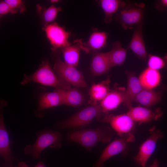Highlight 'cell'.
Listing matches in <instances>:
<instances>
[{"mask_svg": "<svg viewBox=\"0 0 167 167\" xmlns=\"http://www.w3.org/2000/svg\"><path fill=\"white\" fill-rule=\"evenodd\" d=\"M113 136V132L109 127L101 126L88 129L74 130L67 135L68 141L76 143L91 151L98 143H109Z\"/></svg>", "mask_w": 167, "mask_h": 167, "instance_id": "6da1fadb", "label": "cell"}, {"mask_svg": "<svg viewBox=\"0 0 167 167\" xmlns=\"http://www.w3.org/2000/svg\"><path fill=\"white\" fill-rule=\"evenodd\" d=\"M31 82L54 87L55 89L65 90L71 88V85L59 78L51 67L49 62L42 61L38 68L30 75L25 74L21 82L23 85Z\"/></svg>", "mask_w": 167, "mask_h": 167, "instance_id": "7a4b0ae2", "label": "cell"}, {"mask_svg": "<svg viewBox=\"0 0 167 167\" xmlns=\"http://www.w3.org/2000/svg\"><path fill=\"white\" fill-rule=\"evenodd\" d=\"M103 113L99 104L91 105L59 122L56 125V127L61 129H82L90 124L94 118L100 119Z\"/></svg>", "mask_w": 167, "mask_h": 167, "instance_id": "3957f363", "label": "cell"}, {"mask_svg": "<svg viewBox=\"0 0 167 167\" xmlns=\"http://www.w3.org/2000/svg\"><path fill=\"white\" fill-rule=\"evenodd\" d=\"M62 134L58 131L46 129L41 131L33 145L25 148L24 152L27 154H31L34 158H39L42 152L48 147L58 148L61 146Z\"/></svg>", "mask_w": 167, "mask_h": 167, "instance_id": "277c9868", "label": "cell"}, {"mask_svg": "<svg viewBox=\"0 0 167 167\" xmlns=\"http://www.w3.org/2000/svg\"><path fill=\"white\" fill-rule=\"evenodd\" d=\"M53 69L59 78L71 85L76 88L87 87L82 73L76 67L66 64L59 57L55 58Z\"/></svg>", "mask_w": 167, "mask_h": 167, "instance_id": "5b68a950", "label": "cell"}, {"mask_svg": "<svg viewBox=\"0 0 167 167\" xmlns=\"http://www.w3.org/2000/svg\"><path fill=\"white\" fill-rule=\"evenodd\" d=\"M103 121L109 123L121 137H126L133 142L135 122L126 113L118 115H105Z\"/></svg>", "mask_w": 167, "mask_h": 167, "instance_id": "8992f818", "label": "cell"}, {"mask_svg": "<svg viewBox=\"0 0 167 167\" xmlns=\"http://www.w3.org/2000/svg\"><path fill=\"white\" fill-rule=\"evenodd\" d=\"M125 6L116 18L122 28L125 30L131 29L134 26L140 24L144 13L143 4Z\"/></svg>", "mask_w": 167, "mask_h": 167, "instance_id": "52a82bcc", "label": "cell"}, {"mask_svg": "<svg viewBox=\"0 0 167 167\" xmlns=\"http://www.w3.org/2000/svg\"><path fill=\"white\" fill-rule=\"evenodd\" d=\"M43 30L52 46L53 50L62 49L71 44L68 40L71 32L66 31L63 27L56 22L45 26Z\"/></svg>", "mask_w": 167, "mask_h": 167, "instance_id": "ba28073f", "label": "cell"}, {"mask_svg": "<svg viewBox=\"0 0 167 167\" xmlns=\"http://www.w3.org/2000/svg\"><path fill=\"white\" fill-rule=\"evenodd\" d=\"M150 136L140 145L138 152L133 158L135 163L142 167H145L155 149L157 141L163 135L160 131L154 127L150 129Z\"/></svg>", "mask_w": 167, "mask_h": 167, "instance_id": "9c48e42d", "label": "cell"}, {"mask_svg": "<svg viewBox=\"0 0 167 167\" xmlns=\"http://www.w3.org/2000/svg\"><path fill=\"white\" fill-rule=\"evenodd\" d=\"M133 142L126 137L116 139L111 142L101 152L93 167H104V163L112 157L119 154L126 152L128 144Z\"/></svg>", "mask_w": 167, "mask_h": 167, "instance_id": "30bf717a", "label": "cell"}, {"mask_svg": "<svg viewBox=\"0 0 167 167\" xmlns=\"http://www.w3.org/2000/svg\"><path fill=\"white\" fill-rule=\"evenodd\" d=\"M0 155L4 161L3 167H15V158L11 147V141L6 128L2 109L0 115Z\"/></svg>", "mask_w": 167, "mask_h": 167, "instance_id": "8fae6325", "label": "cell"}, {"mask_svg": "<svg viewBox=\"0 0 167 167\" xmlns=\"http://www.w3.org/2000/svg\"><path fill=\"white\" fill-rule=\"evenodd\" d=\"M65 90L55 89L52 92L42 93L38 100L37 110L45 109L63 104Z\"/></svg>", "mask_w": 167, "mask_h": 167, "instance_id": "7c38bea8", "label": "cell"}, {"mask_svg": "<svg viewBox=\"0 0 167 167\" xmlns=\"http://www.w3.org/2000/svg\"><path fill=\"white\" fill-rule=\"evenodd\" d=\"M127 86L125 91V99L124 103L129 109L132 107V103L137 95L143 88L138 78L132 71H126Z\"/></svg>", "mask_w": 167, "mask_h": 167, "instance_id": "4fadbf2b", "label": "cell"}, {"mask_svg": "<svg viewBox=\"0 0 167 167\" xmlns=\"http://www.w3.org/2000/svg\"><path fill=\"white\" fill-rule=\"evenodd\" d=\"M138 58L145 60L147 53L142 34V25H139L135 30L128 48Z\"/></svg>", "mask_w": 167, "mask_h": 167, "instance_id": "5bb4252c", "label": "cell"}, {"mask_svg": "<svg viewBox=\"0 0 167 167\" xmlns=\"http://www.w3.org/2000/svg\"><path fill=\"white\" fill-rule=\"evenodd\" d=\"M107 34L103 31L96 30L90 34L88 40L85 42H81L82 49L86 53L91 51H98L106 46Z\"/></svg>", "mask_w": 167, "mask_h": 167, "instance_id": "9a60e30c", "label": "cell"}, {"mask_svg": "<svg viewBox=\"0 0 167 167\" xmlns=\"http://www.w3.org/2000/svg\"><path fill=\"white\" fill-rule=\"evenodd\" d=\"M91 64L90 69L94 75H102L108 72L111 68L108 52L93 51Z\"/></svg>", "mask_w": 167, "mask_h": 167, "instance_id": "2e32d148", "label": "cell"}, {"mask_svg": "<svg viewBox=\"0 0 167 167\" xmlns=\"http://www.w3.org/2000/svg\"><path fill=\"white\" fill-rule=\"evenodd\" d=\"M125 91L116 89L110 92L100 102L99 104L103 113L116 109L121 103H124Z\"/></svg>", "mask_w": 167, "mask_h": 167, "instance_id": "e0dca14e", "label": "cell"}, {"mask_svg": "<svg viewBox=\"0 0 167 167\" xmlns=\"http://www.w3.org/2000/svg\"><path fill=\"white\" fill-rule=\"evenodd\" d=\"M126 113L135 122H148L156 120L161 116L159 111H154L145 107H132Z\"/></svg>", "mask_w": 167, "mask_h": 167, "instance_id": "ac0fdd59", "label": "cell"}, {"mask_svg": "<svg viewBox=\"0 0 167 167\" xmlns=\"http://www.w3.org/2000/svg\"><path fill=\"white\" fill-rule=\"evenodd\" d=\"M143 88L153 89L158 86L161 80V75L159 71L147 67L138 77Z\"/></svg>", "mask_w": 167, "mask_h": 167, "instance_id": "d6986e66", "label": "cell"}, {"mask_svg": "<svg viewBox=\"0 0 167 167\" xmlns=\"http://www.w3.org/2000/svg\"><path fill=\"white\" fill-rule=\"evenodd\" d=\"M161 99V95L160 92L143 88L135 97L134 101L148 108L158 103Z\"/></svg>", "mask_w": 167, "mask_h": 167, "instance_id": "ffe728a7", "label": "cell"}, {"mask_svg": "<svg viewBox=\"0 0 167 167\" xmlns=\"http://www.w3.org/2000/svg\"><path fill=\"white\" fill-rule=\"evenodd\" d=\"M81 41H76L75 45L71 44L62 49L64 62L67 65L76 67L78 65L81 49Z\"/></svg>", "mask_w": 167, "mask_h": 167, "instance_id": "44dd1931", "label": "cell"}, {"mask_svg": "<svg viewBox=\"0 0 167 167\" xmlns=\"http://www.w3.org/2000/svg\"><path fill=\"white\" fill-rule=\"evenodd\" d=\"M109 81L107 79L92 85L89 93L91 105L98 104V102H101L110 92Z\"/></svg>", "mask_w": 167, "mask_h": 167, "instance_id": "7402d4cb", "label": "cell"}, {"mask_svg": "<svg viewBox=\"0 0 167 167\" xmlns=\"http://www.w3.org/2000/svg\"><path fill=\"white\" fill-rule=\"evenodd\" d=\"M111 68L123 65L126 58L127 50L123 48L120 41L114 42L110 51L108 52Z\"/></svg>", "mask_w": 167, "mask_h": 167, "instance_id": "603a6c76", "label": "cell"}, {"mask_svg": "<svg viewBox=\"0 0 167 167\" xmlns=\"http://www.w3.org/2000/svg\"><path fill=\"white\" fill-rule=\"evenodd\" d=\"M100 4L104 13V21L106 23H110L113 15L126 5L124 2L119 0H101Z\"/></svg>", "mask_w": 167, "mask_h": 167, "instance_id": "cb8c5ba5", "label": "cell"}, {"mask_svg": "<svg viewBox=\"0 0 167 167\" xmlns=\"http://www.w3.org/2000/svg\"><path fill=\"white\" fill-rule=\"evenodd\" d=\"M84 100L82 93L75 87L66 90L63 105L78 107L83 104Z\"/></svg>", "mask_w": 167, "mask_h": 167, "instance_id": "d4e9b609", "label": "cell"}, {"mask_svg": "<svg viewBox=\"0 0 167 167\" xmlns=\"http://www.w3.org/2000/svg\"><path fill=\"white\" fill-rule=\"evenodd\" d=\"M61 10V7H56L54 5H52L47 8L43 9L42 11L41 16L45 26L53 21Z\"/></svg>", "mask_w": 167, "mask_h": 167, "instance_id": "484cf974", "label": "cell"}, {"mask_svg": "<svg viewBox=\"0 0 167 167\" xmlns=\"http://www.w3.org/2000/svg\"><path fill=\"white\" fill-rule=\"evenodd\" d=\"M148 67L159 71L167 66V56L162 58L149 54L148 61Z\"/></svg>", "mask_w": 167, "mask_h": 167, "instance_id": "4316f807", "label": "cell"}, {"mask_svg": "<svg viewBox=\"0 0 167 167\" xmlns=\"http://www.w3.org/2000/svg\"><path fill=\"white\" fill-rule=\"evenodd\" d=\"M16 13L19 12L23 13L25 10L24 1L21 0H5Z\"/></svg>", "mask_w": 167, "mask_h": 167, "instance_id": "83f0119b", "label": "cell"}, {"mask_svg": "<svg viewBox=\"0 0 167 167\" xmlns=\"http://www.w3.org/2000/svg\"><path fill=\"white\" fill-rule=\"evenodd\" d=\"M11 13L16 14L10 5L5 1H1L0 2V15L1 16L4 15Z\"/></svg>", "mask_w": 167, "mask_h": 167, "instance_id": "f1b7e54d", "label": "cell"}, {"mask_svg": "<svg viewBox=\"0 0 167 167\" xmlns=\"http://www.w3.org/2000/svg\"><path fill=\"white\" fill-rule=\"evenodd\" d=\"M159 163L158 161L156 159H154L152 164L149 167H159Z\"/></svg>", "mask_w": 167, "mask_h": 167, "instance_id": "f546056e", "label": "cell"}, {"mask_svg": "<svg viewBox=\"0 0 167 167\" xmlns=\"http://www.w3.org/2000/svg\"><path fill=\"white\" fill-rule=\"evenodd\" d=\"M15 167H29L24 162H21L15 166Z\"/></svg>", "mask_w": 167, "mask_h": 167, "instance_id": "4dcf8cb0", "label": "cell"}, {"mask_svg": "<svg viewBox=\"0 0 167 167\" xmlns=\"http://www.w3.org/2000/svg\"><path fill=\"white\" fill-rule=\"evenodd\" d=\"M161 6L164 7H167V0H161L160 1Z\"/></svg>", "mask_w": 167, "mask_h": 167, "instance_id": "1f68e13d", "label": "cell"}, {"mask_svg": "<svg viewBox=\"0 0 167 167\" xmlns=\"http://www.w3.org/2000/svg\"><path fill=\"white\" fill-rule=\"evenodd\" d=\"M34 167H46L44 163L42 161H39Z\"/></svg>", "mask_w": 167, "mask_h": 167, "instance_id": "d6a6232c", "label": "cell"}, {"mask_svg": "<svg viewBox=\"0 0 167 167\" xmlns=\"http://www.w3.org/2000/svg\"><path fill=\"white\" fill-rule=\"evenodd\" d=\"M59 1L58 0H51V2L52 3H53L58 2H59Z\"/></svg>", "mask_w": 167, "mask_h": 167, "instance_id": "836d02e7", "label": "cell"}]
</instances>
